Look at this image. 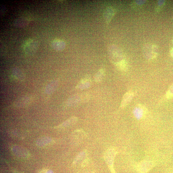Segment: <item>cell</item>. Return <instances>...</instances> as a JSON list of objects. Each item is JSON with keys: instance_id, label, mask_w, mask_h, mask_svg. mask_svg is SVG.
<instances>
[{"instance_id": "1", "label": "cell", "mask_w": 173, "mask_h": 173, "mask_svg": "<svg viewBox=\"0 0 173 173\" xmlns=\"http://www.w3.org/2000/svg\"><path fill=\"white\" fill-rule=\"evenodd\" d=\"M155 163L149 160H144L137 164L135 167L137 173H148L155 166Z\"/></svg>"}, {"instance_id": "2", "label": "cell", "mask_w": 173, "mask_h": 173, "mask_svg": "<svg viewBox=\"0 0 173 173\" xmlns=\"http://www.w3.org/2000/svg\"><path fill=\"white\" fill-rule=\"evenodd\" d=\"M39 46L37 41L32 39L27 40L23 45V50L26 54L30 55L35 53Z\"/></svg>"}, {"instance_id": "3", "label": "cell", "mask_w": 173, "mask_h": 173, "mask_svg": "<svg viewBox=\"0 0 173 173\" xmlns=\"http://www.w3.org/2000/svg\"><path fill=\"white\" fill-rule=\"evenodd\" d=\"M147 112L146 107L142 104L137 105L134 109L133 113L134 117L138 120L142 119Z\"/></svg>"}, {"instance_id": "4", "label": "cell", "mask_w": 173, "mask_h": 173, "mask_svg": "<svg viewBox=\"0 0 173 173\" xmlns=\"http://www.w3.org/2000/svg\"><path fill=\"white\" fill-rule=\"evenodd\" d=\"M133 92L129 91L127 92L123 95L121 104V107L122 108H125L130 102L134 97Z\"/></svg>"}, {"instance_id": "5", "label": "cell", "mask_w": 173, "mask_h": 173, "mask_svg": "<svg viewBox=\"0 0 173 173\" xmlns=\"http://www.w3.org/2000/svg\"><path fill=\"white\" fill-rule=\"evenodd\" d=\"M145 48L146 51H145V55L148 60L153 59L157 56V54L155 51L156 47L154 46L149 45Z\"/></svg>"}, {"instance_id": "6", "label": "cell", "mask_w": 173, "mask_h": 173, "mask_svg": "<svg viewBox=\"0 0 173 173\" xmlns=\"http://www.w3.org/2000/svg\"><path fill=\"white\" fill-rule=\"evenodd\" d=\"M90 84V80L88 78L81 80L77 86V88L80 89H84L89 87Z\"/></svg>"}, {"instance_id": "7", "label": "cell", "mask_w": 173, "mask_h": 173, "mask_svg": "<svg viewBox=\"0 0 173 173\" xmlns=\"http://www.w3.org/2000/svg\"><path fill=\"white\" fill-rule=\"evenodd\" d=\"M65 45L63 41L59 40H54L52 44L54 48L58 51L62 50L65 47Z\"/></svg>"}, {"instance_id": "8", "label": "cell", "mask_w": 173, "mask_h": 173, "mask_svg": "<svg viewBox=\"0 0 173 173\" xmlns=\"http://www.w3.org/2000/svg\"><path fill=\"white\" fill-rule=\"evenodd\" d=\"M29 21L25 18H19L16 19L14 22V24L16 26L23 27L25 26L28 23Z\"/></svg>"}, {"instance_id": "9", "label": "cell", "mask_w": 173, "mask_h": 173, "mask_svg": "<svg viewBox=\"0 0 173 173\" xmlns=\"http://www.w3.org/2000/svg\"><path fill=\"white\" fill-rule=\"evenodd\" d=\"M105 73V71L103 69H101L94 76L95 81L97 83L101 81L104 77Z\"/></svg>"}, {"instance_id": "10", "label": "cell", "mask_w": 173, "mask_h": 173, "mask_svg": "<svg viewBox=\"0 0 173 173\" xmlns=\"http://www.w3.org/2000/svg\"><path fill=\"white\" fill-rule=\"evenodd\" d=\"M115 64L118 68L121 71H125L127 68V64L125 60L115 63Z\"/></svg>"}, {"instance_id": "11", "label": "cell", "mask_w": 173, "mask_h": 173, "mask_svg": "<svg viewBox=\"0 0 173 173\" xmlns=\"http://www.w3.org/2000/svg\"><path fill=\"white\" fill-rule=\"evenodd\" d=\"M166 96L167 99H170L173 97V83L167 90Z\"/></svg>"}, {"instance_id": "12", "label": "cell", "mask_w": 173, "mask_h": 173, "mask_svg": "<svg viewBox=\"0 0 173 173\" xmlns=\"http://www.w3.org/2000/svg\"><path fill=\"white\" fill-rule=\"evenodd\" d=\"M170 54L171 56L173 57V48H172L170 51Z\"/></svg>"}]
</instances>
